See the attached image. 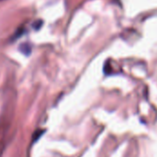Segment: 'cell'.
<instances>
[{
	"label": "cell",
	"instance_id": "1",
	"mask_svg": "<svg viewBox=\"0 0 157 157\" xmlns=\"http://www.w3.org/2000/svg\"><path fill=\"white\" fill-rule=\"evenodd\" d=\"M20 51H21L23 53H25L26 55H29V54L30 53V46H29L28 43H24V44L21 45Z\"/></svg>",
	"mask_w": 157,
	"mask_h": 157
}]
</instances>
